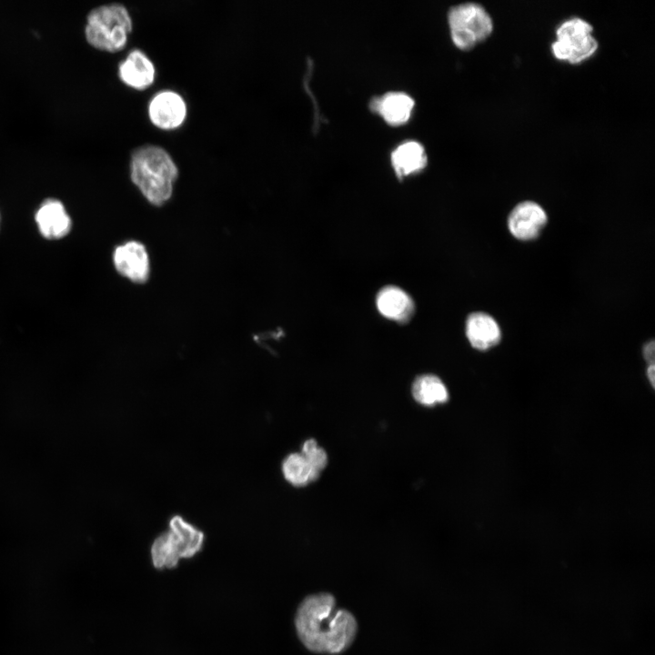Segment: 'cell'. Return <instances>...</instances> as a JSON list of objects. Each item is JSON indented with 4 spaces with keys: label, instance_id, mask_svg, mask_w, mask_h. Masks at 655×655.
I'll use <instances>...</instances> for the list:
<instances>
[{
    "label": "cell",
    "instance_id": "cell-1",
    "mask_svg": "<svg viewBox=\"0 0 655 655\" xmlns=\"http://www.w3.org/2000/svg\"><path fill=\"white\" fill-rule=\"evenodd\" d=\"M295 626L307 649L316 653L338 654L353 642L358 624L347 610L338 609L333 595L320 592L300 603Z\"/></svg>",
    "mask_w": 655,
    "mask_h": 655
},
{
    "label": "cell",
    "instance_id": "cell-2",
    "mask_svg": "<svg viewBox=\"0 0 655 655\" xmlns=\"http://www.w3.org/2000/svg\"><path fill=\"white\" fill-rule=\"evenodd\" d=\"M178 169L163 147L146 145L135 149L130 160V176L146 199L155 206L167 202Z\"/></svg>",
    "mask_w": 655,
    "mask_h": 655
},
{
    "label": "cell",
    "instance_id": "cell-3",
    "mask_svg": "<svg viewBox=\"0 0 655 655\" xmlns=\"http://www.w3.org/2000/svg\"><path fill=\"white\" fill-rule=\"evenodd\" d=\"M131 31L130 14L118 3L96 6L86 16V39L99 50L116 52L123 49Z\"/></svg>",
    "mask_w": 655,
    "mask_h": 655
},
{
    "label": "cell",
    "instance_id": "cell-4",
    "mask_svg": "<svg viewBox=\"0 0 655 655\" xmlns=\"http://www.w3.org/2000/svg\"><path fill=\"white\" fill-rule=\"evenodd\" d=\"M448 23L453 44L464 51L485 41L493 31L490 15L481 5L472 2L452 6Z\"/></svg>",
    "mask_w": 655,
    "mask_h": 655
},
{
    "label": "cell",
    "instance_id": "cell-5",
    "mask_svg": "<svg viewBox=\"0 0 655 655\" xmlns=\"http://www.w3.org/2000/svg\"><path fill=\"white\" fill-rule=\"evenodd\" d=\"M593 27L580 17L563 21L556 29L551 52L558 60L577 65L590 58L598 50V41L592 35Z\"/></svg>",
    "mask_w": 655,
    "mask_h": 655
},
{
    "label": "cell",
    "instance_id": "cell-6",
    "mask_svg": "<svg viewBox=\"0 0 655 655\" xmlns=\"http://www.w3.org/2000/svg\"><path fill=\"white\" fill-rule=\"evenodd\" d=\"M113 264L121 276L134 283H145L149 277L148 254L140 242L131 240L116 247Z\"/></svg>",
    "mask_w": 655,
    "mask_h": 655
},
{
    "label": "cell",
    "instance_id": "cell-7",
    "mask_svg": "<svg viewBox=\"0 0 655 655\" xmlns=\"http://www.w3.org/2000/svg\"><path fill=\"white\" fill-rule=\"evenodd\" d=\"M35 221L40 235L47 240H59L72 230L73 221L59 199L46 198L37 207Z\"/></svg>",
    "mask_w": 655,
    "mask_h": 655
},
{
    "label": "cell",
    "instance_id": "cell-8",
    "mask_svg": "<svg viewBox=\"0 0 655 655\" xmlns=\"http://www.w3.org/2000/svg\"><path fill=\"white\" fill-rule=\"evenodd\" d=\"M151 122L161 129H174L181 126L186 116V105L183 97L175 91L158 92L148 106Z\"/></svg>",
    "mask_w": 655,
    "mask_h": 655
},
{
    "label": "cell",
    "instance_id": "cell-9",
    "mask_svg": "<svg viewBox=\"0 0 655 655\" xmlns=\"http://www.w3.org/2000/svg\"><path fill=\"white\" fill-rule=\"evenodd\" d=\"M546 223L545 210L533 201L518 204L508 218V227L511 235L520 240L536 238Z\"/></svg>",
    "mask_w": 655,
    "mask_h": 655
},
{
    "label": "cell",
    "instance_id": "cell-10",
    "mask_svg": "<svg viewBox=\"0 0 655 655\" xmlns=\"http://www.w3.org/2000/svg\"><path fill=\"white\" fill-rule=\"evenodd\" d=\"M156 76L153 62L140 49L128 53L125 60L118 66V76L126 86L143 90L150 86Z\"/></svg>",
    "mask_w": 655,
    "mask_h": 655
},
{
    "label": "cell",
    "instance_id": "cell-11",
    "mask_svg": "<svg viewBox=\"0 0 655 655\" xmlns=\"http://www.w3.org/2000/svg\"><path fill=\"white\" fill-rule=\"evenodd\" d=\"M371 109L391 126H400L408 121L415 102L402 92H389L371 101Z\"/></svg>",
    "mask_w": 655,
    "mask_h": 655
},
{
    "label": "cell",
    "instance_id": "cell-12",
    "mask_svg": "<svg viewBox=\"0 0 655 655\" xmlns=\"http://www.w3.org/2000/svg\"><path fill=\"white\" fill-rule=\"evenodd\" d=\"M466 334L471 346L479 350L489 349L497 345L501 337L499 327L489 314H470L466 322Z\"/></svg>",
    "mask_w": 655,
    "mask_h": 655
},
{
    "label": "cell",
    "instance_id": "cell-13",
    "mask_svg": "<svg viewBox=\"0 0 655 655\" xmlns=\"http://www.w3.org/2000/svg\"><path fill=\"white\" fill-rule=\"evenodd\" d=\"M377 307L384 317L398 322L408 321L414 313L411 297L394 286L385 287L378 292Z\"/></svg>",
    "mask_w": 655,
    "mask_h": 655
},
{
    "label": "cell",
    "instance_id": "cell-14",
    "mask_svg": "<svg viewBox=\"0 0 655 655\" xmlns=\"http://www.w3.org/2000/svg\"><path fill=\"white\" fill-rule=\"evenodd\" d=\"M427 160L423 146L412 140L402 143L391 154V163L399 178L421 171Z\"/></svg>",
    "mask_w": 655,
    "mask_h": 655
},
{
    "label": "cell",
    "instance_id": "cell-15",
    "mask_svg": "<svg viewBox=\"0 0 655 655\" xmlns=\"http://www.w3.org/2000/svg\"><path fill=\"white\" fill-rule=\"evenodd\" d=\"M414 399L422 406L433 407L448 400V391L442 380L431 374L418 377L412 384Z\"/></svg>",
    "mask_w": 655,
    "mask_h": 655
},
{
    "label": "cell",
    "instance_id": "cell-16",
    "mask_svg": "<svg viewBox=\"0 0 655 655\" xmlns=\"http://www.w3.org/2000/svg\"><path fill=\"white\" fill-rule=\"evenodd\" d=\"M151 557L156 569L174 568L185 558L179 540L168 530L160 534L151 547Z\"/></svg>",
    "mask_w": 655,
    "mask_h": 655
},
{
    "label": "cell",
    "instance_id": "cell-17",
    "mask_svg": "<svg viewBox=\"0 0 655 655\" xmlns=\"http://www.w3.org/2000/svg\"><path fill=\"white\" fill-rule=\"evenodd\" d=\"M169 531L181 543L185 558L196 555L203 546L204 534L181 516H174L169 521Z\"/></svg>",
    "mask_w": 655,
    "mask_h": 655
},
{
    "label": "cell",
    "instance_id": "cell-18",
    "mask_svg": "<svg viewBox=\"0 0 655 655\" xmlns=\"http://www.w3.org/2000/svg\"><path fill=\"white\" fill-rule=\"evenodd\" d=\"M282 473L285 479L294 487L307 486L320 476L310 468L301 453L297 452L291 453L284 458Z\"/></svg>",
    "mask_w": 655,
    "mask_h": 655
},
{
    "label": "cell",
    "instance_id": "cell-19",
    "mask_svg": "<svg viewBox=\"0 0 655 655\" xmlns=\"http://www.w3.org/2000/svg\"><path fill=\"white\" fill-rule=\"evenodd\" d=\"M304 457L310 468L318 475L328 465V454L314 438L306 440L301 448Z\"/></svg>",
    "mask_w": 655,
    "mask_h": 655
},
{
    "label": "cell",
    "instance_id": "cell-20",
    "mask_svg": "<svg viewBox=\"0 0 655 655\" xmlns=\"http://www.w3.org/2000/svg\"><path fill=\"white\" fill-rule=\"evenodd\" d=\"M643 355L645 359L650 364H654V342L650 341L643 348Z\"/></svg>",
    "mask_w": 655,
    "mask_h": 655
},
{
    "label": "cell",
    "instance_id": "cell-21",
    "mask_svg": "<svg viewBox=\"0 0 655 655\" xmlns=\"http://www.w3.org/2000/svg\"><path fill=\"white\" fill-rule=\"evenodd\" d=\"M647 375L648 378L651 384L652 387H654V379H655V367L654 364H650L647 369Z\"/></svg>",
    "mask_w": 655,
    "mask_h": 655
},
{
    "label": "cell",
    "instance_id": "cell-22",
    "mask_svg": "<svg viewBox=\"0 0 655 655\" xmlns=\"http://www.w3.org/2000/svg\"><path fill=\"white\" fill-rule=\"evenodd\" d=\"M0 225H1V215H0Z\"/></svg>",
    "mask_w": 655,
    "mask_h": 655
}]
</instances>
